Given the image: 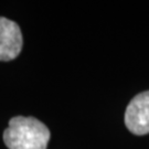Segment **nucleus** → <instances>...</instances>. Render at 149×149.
Segmentation results:
<instances>
[{
  "label": "nucleus",
  "instance_id": "obj_1",
  "mask_svg": "<svg viewBox=\"0 0 149 149\" xmlns=\"http://www.w3.org/2000/svg\"><path fill=\"white\" fill-rule=\"evenodd\" d=\"M51 137L49 128L34 117L11 118L3 133V141L9 149H47Z\"/></svg>",
  "mask_w": 149,
  "mask_h": 149
},
{
  "label": "nucleus",
  "instance_id": "obj_2",
  "mask_svg": "<svg viewBox=\"0 0 149 149\" xmlns=\"http://www.w3.org/2000/svg\"><path fill=\"white\" fill-rule=\"evenodd\" d=\"M124 120L127 129L134 135L149 134V91L139 93L129 102Z\"/></svg>",
  "mask_w": 149,
  "mask_h": 149
},
{
  "label": "nucleus",
  "instance_id": "obj_3",
  "mask_svg": "<svg viewBox=\"0 0 149 149\" xmlns=\"http://www.w3.org/2000/svg\"><path fill=\"white\" fill-rule=\"evenodd\" d=\"M22 33L16 22L0 17V61H11L20 54Z\"/></svg>",
  "mask_w": 149,
  "mask_h": 149
}]
</instances>
